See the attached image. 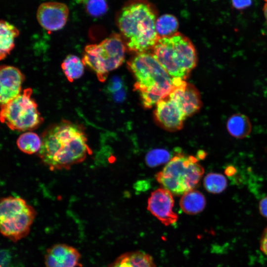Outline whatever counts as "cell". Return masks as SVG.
Returning a JSON list of instances; mask_svg holds the SVG:
<instances>
[{"label": "cell", "mask_w": 267, "mask_h": 267, "mask_svg": "<svg viewBox=\"0 0 267 267\" xmlns=\"http://www.w3.org/2000/svg\"><path fill=\"white\" fill-rule=\"evenodd\" d=\"M198 161L194 156L178 154L156 175V179L172 194L183 195L194 190L204 173Z\"/></svg>", "instance_id": "5"}, {"label": "cell", "mask_w": 267, "mask_h": 267, "mask_svg": "<svg viewBox=\"0 0 267 267\" xmlns=\"http://www.w3.org/2000/svg\"><path fill=\"white\" fill-rule=\"evenodd\" d=\"M206 156V153L205 152L201 150L200 152H198L197 154V159H198V158L202 159L205 157Z\"/></svg>", "instance_id": "30"}, {"label": "cell", "mask_w": 267, "mask_h": 267, "mask_svg": "<svg viewBox=\"0 0 267 267\" xmlns=\"http://www.w3.org/2000/svg\"><path fill=\"white\" fill-rule=\"evenodd\" d=\"M232 6L238 10H242L250 6L252 0H231Z\"/></svg>", "instance_id": "25"}, {"label": "cell", "mask_w": 267, "mask_h": 267, "mask_svg": "<svg viewBox=\"0 0 267 267\" xmlns=\"http://www.w3.org/2000/svg\"><path fill=\"white\" fill-rule=\"evenodd\" d=\"M81 255L76 248L63 243L49 248L45 254V267H79Z\"/></svg>", "instance_id": "14"}, {"label": "cell", "mask_w": 267, "mask_h": 267, "mask_svg": "<svg viewBox=\"0 0 267 267\" xmlns=\"http://www.w3.org/2000/svg\"><path fill=\"white\" fill-rule=\"evenodd\" d=\"M85 66L82 59L73 54L67 55L61 65L63 73L70 82L82 76Z\"/></svg>", "instance_id": "19"}, {"label": "cell", "mask_w": 267, "mask_h": 267, "mask_svg": "<svg viewBox=\"0 0 267 267\" xmlns=\"http://www.w3.org/2000/svg\"><path fill=\"white\" fill-rule=\"evenodd\" d=\"M143 106L150 108L167 97L174 86V80L151 53L136 54L127 62Z\"/></svg>", "instance_id": "3"}, {"label": "cell", "mask_w": 267, "mask_h": 267, "mask_svg": "<svg viewBox=\"0 0 267 267\" xmlns=\"http://www.w3.org/2000/svg\"><path fill=\"white\" fill-rule=\"evenodd\" d=\"M36 216L35 209L21 197L7 196L0 199V232L13 242L28 235Z\"/></svg>", "instance_id": "7"}, {"label": "cell", "mask_w": 267, "mask_h": 267, "mask_svg": "<svg viewBox=\"0 0 267 267\" xmlns=\"http://www.w3.org/2000/svg\"><path fill=\"white\" fill-rule=\"evenodd\" d=\"M226 126L228 133L239 139L248 136L252 130V124L249 118L241 113H235L230 116Z\"/></svg>", "instance_id": "17"}, {"label": "cell", "mask_w": 267, "mask_h": 267, "mask_svg": "<svg viewBox=\"0 0 267 267\" xmlns=\"http://www.w3.org/2000/svg\"><path fill=\"white\" fill-rule=\"evenodd\" d=\"M206 203L204 195L200 191L194 190L183 194L179 201L182 210L189 215H195L202 212Z\"/></svg>", "instance_id": "18"}, {"label": "cell", "mask_w": 267, "mask_h": 267, "mask_svg": "<svg viewBox=\"0 0 267 267\" xmlns=\"http://www.w3.org/2000/svg\"><path fill=\"white\" fill-rule=\"evenodd\" d=\"M151 53L173 79L185 80L197 63L196 49L191 40L177 32L159 37Z\"/></svg>", "instance_id": "4"}, {"label": "cell", "mask_w": 267, "mask_h": 267, "mask_svg": "<svg viewBox=\"0 0 267 267\" xmlns=\"http://www.w3.org/2000/svg\"><path fill=\"white\" fill-rule=\"evenodd\" d=\"M66 4L50 1L41 3L37 11V18L40 25L48 31L61 29L66 24L69 16Z\"/></svg>", "instance_id": "11"}, {"label": "cell", "mask_w": 267, "mask_h": 267, "mask_svg": "<svg viewBox=\"0 0 267 267\" xmlns=\"http://www.w3.org/2000/svg\"><path fill=\"white\" fill-rule=\"evenodd\" d=\"M203 185L208 192L213 194H219L226 189L227 181L222 174L210 173L205 177Z\"/></svg>", "instance_id": "22"}, {"label": "cell", "mask_w": 267, "mask_h": 267, "mask_svg": "<svg viewBox=\"0 0 267 267\" xmlns=\"http://www.w3.org/2000/svg\"><path fill=\"white\" fill-rule=\"evenodd\" d=\"M32 95V89L27 88L15 98L0 105L1 122L12 131L29 132L39 127L44 119Z\"/></svg>", "instance_id": "8"}, {"label": "cell", "mask_w": 267, "mask_h": 267, "mask_svg": "<svg viewBox=\"0 0 267 267\" xmlns=\"http://www.w3.org/2000/svg\"><path fill=\"white\" fill-rule=\"evenodd\" d=\"M263 11L267 24V2H266L264 4Z\"/></svg>", "instance_id": "29"}, {"label": "cell", "mask_w": 267, "mask_h": 267, "mask_svg": "<svg viewBox=\"0 0 267 267\" xmlns=\"http://www.w3.org/2000/svg\"><path fill=\"white\" fill-rule=\"evenodd\" d=\"M174 86L168 95L180 107L186 117L197 113L202 106L201 96L197 88L185 80L174 79Z\"/></svg>", "instance_id": "9"}, {"label": "cell", "mask_w": 267, "mask_h": 267, "mask_svg": "<svg viewBox=\"0 0 267 267\" xmlns=\"http://www.w3.org/2000/svg\"><path fill=\"white\" fill-rule=\"evenodd\" d=\"M236 172V169L232 166H229L226 168L225 170V173L228 176H231L234 174Z\"/></svg>", "instance_id": "28"}, {"label": "cell", "mask_w": 267, "mask_h": 267, "mask_svg": "<svg viewBox=\"0 0 267 267\" xmlns=\"http://www.w3.org/2000/svg\"><path fill=\"white\" fill-rule=\"evenodd\" d=\"M265 1H266V2H267V0H264Z\"/></svg>", "instance_id": "31"}, {"label": "cell", "mask_w": 267, "mask_h": 267, "mask_svg": "<svg viewBox=\"0 0 267 267\" xmlns=\"http://www.w3.org/2000/svg\"><path fill=\"white\" fill-rule=\"evenodd\" d=\"M171 159L168 151L157 148L149 151L146 154L145 161L149 167L153 168L168 163Z\"/></svg>", "instance_id": "23"}, {"label": "cell", "mask_w": 267, "mask_h": 267, "mask_svg": "<svg viewBox=\"0 0 267 267\" xmlns=\"http://www.w3.org/2000/svg\"><path fill=\"white\" fill-rule=\"evenodd\" d=\"M16 144L21 151L27 154H33L39 151L42 139L37 134L29 131L23 133L18 137Z\"/></svg>", "instance_id": "20"}, {"label": "cell", "mask_w": 267, "mask_h": 267, "mask_svg": "<svg viewBox=\"0 0 267 267\" xmlns=\"http://www.w3.org/2000/svg\"><path fill=\"white\" fill-rule=\"evenodd\" d=\"M41 137L38 154L51 171L68 170L84 161L91 152L85 129L69 121L50 126Z\"/></svg>", "instance_id": "1"}, {"label": "cell", "mask_w": 267, "mask_h": 267, "mask_svg": "<svg viewBox=\"0 0 267 267\" xmlns=\"http://www.w3.org/2000/svg\"><path fill=\"white\" fill-rule=\"evenodd\" d=\"M178 22L171 14H164L158 17L156 23L157 33L159 37H168L178 32Z\"/></svg>", "instance_id": "21"}, {"label": "cell", "mask_w": 267, "mask_h": 267, "mask_svg": "<svg viewBox=\"0 0 267 267\" xmlns=\"http://www.w3.org/2000/svg\"><path fill=\"white\" fill-rule=\"evenodd\" d=\"M108 267H156L152 257L140 251L126 252L119 256Z\"/></svg>", "instance_id": "15"}, {"label": "cell", "mask_w": 267, "mask_h": 267, "mask_svg": "<svg viewBox=\"0 0 267 267\" xmlns=\"http://www.w3.org/2000/svg\"><path fill=\"white\" fill-rule=\"evenodd\" d=\"M260 249L267 257V227L264 229L261 236Z\"/></svg>", "instance_id": "26"}, {"label": "cell", "mask_w": 267, "mask_h": 267, "mask_svg": "<svg viewBox=\"0 0 267 267\" xmlns=\"http://www.w3.org/2000/svg\"><path fill=\"white\" fill-rule=\"evenodd\" d=\"M126 48L120 34L113 33L98 44L86 45L82 59L103 82L110 72L122 65Z\"/></svg>", "instance_id": "6"}, {"label": "cell", "mask_w": 267, "mask_h": 267, "mask_svg": "<svg viewBox=\"0 0 267 267\" xmlns=\"http://www.w3.org/2000/svg\"><path fill=\"white\" fill-rule=\"evenodd\" d=\"M154 118L162 128L174 132L182 129L186 117L177 103L168 95L155 105Z\"/></svg>", "instance_id": "10"}, {"label": "cell", "mask_w": 267, "mask_h": 267, "mask_svg": "<svg viewBox=\"0 0 267 267\" xmlns=\"http://www.w3.org/2000/svg\"><path fill=\"white\" fill-rule=\"evenodd\" d=\"M87 12L92 17H100L104 14L108 8L106 0H85Z\"/></svg>", "instance_id": "24"}, {"label": "cell", "mask_w": 267, "mask_h": 267, "mask_svg": "<svg viewBox=\"0 0 267 267\" xmlns=\"http://www.w3.org/2000/svg\"><path fill=\"white\" fill-rule=\"evenodd\" d=\"M25 78L24 75L17 68L6 65L0 66V105L7 103L21 93Z\"/></svg>", "instance_id": "13"}, {"label": "cell", "mask_w": 267, "mask_h": 267, "mask_svg": "<svg viewBox=\"0 0 267 267\" xmlns=\"http://www.w3.org/2000/svg\"><path fill=\"white\" fill-rule=\"evenodd\" d=\"M259 209L261 215L267 219V196L264 197L259 202Z\"/></svg>", "instance_id": "27"}, {"label": "cell", "mask_w": 267, "mask_h": 267, "mask_svg": "<svg viewBox=\"0 0 267 267\" xmlns=\"http://www.w3.org/2000/svg\"><path fill=\"white\" fill-rule=\"evenodd\" d=\"M18 29L4 20L0 21V59H5L13 49L15 40L19 36Z\"/></svg>", "instance_id": "16"}, {"label": "cell", "mask_w": 267, "mask_h": 267, "mask_svg": "<svg viewBox=\"0 0 267 267\" xmlns=\"http://www.w3.org/2000/svg\"><path fill=\"white\" fill-rule=\"evenodd\" d=\"M172 194L165 188H159L151 193L148 200L147 209L166 226L173 224L178 219V215L173 210Z\"/></svg>", "instance_id": "12"}, {"label": "cell", "mask_w": 267, "mask_h": 267, "mask_svg": "<svg viewBox=\"0 0 267 267\" xmlns=\"http://www.w3.org/2000/svg\"><path fill=\"white\" fill-rule=\"evenodd\" d=\"M156 6L149 0H128L116 13L115 21L126 47L136 54L151 50L159 37Z\"/></svg>", "instance_id": "2"}]
</instances>
